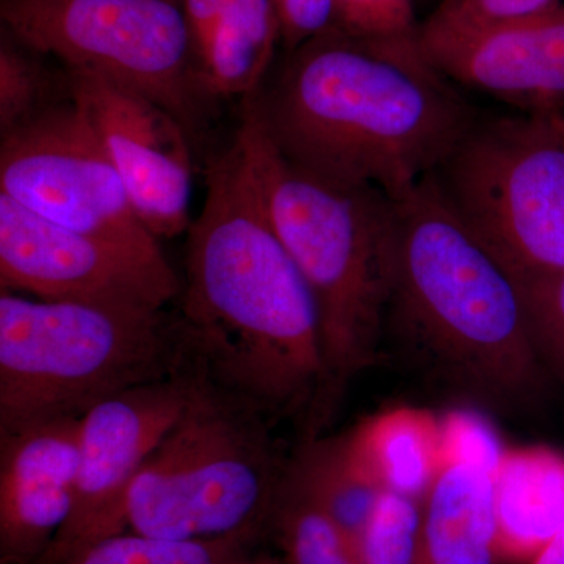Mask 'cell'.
I'll return each instance as SVG.
<instances>
[{
    "label": "cell",
    "mask_w": 564,
    "mask_h": 564,
    "mask_svg": "<svg viewBox=\"0 0 564 564\" xmlns=\"http://www.w3.org/2000/svg\"><path fill=\"white\" fill-rule=\"evenodd\" d=\"M352 454L383 491L421 500L441 469V415L426 408H388L348 430Z\"/></svg>",
    "instance_id": "cell-17"
},
{
    "label": "cell",
    "mask_w": 564,
    "mask_h": 564,
    "mask_svg": "<svg viewBox=\"0 0 564 564\" xmlns=\"http://www.w3.org/2000/svg\"><path fill=\"white\" fill-rule=\"evenodd\" d=\"M381 352L425 388L486 413L525 414L549 389L516 278L434 174L393 198Z\"/></svg>",
    "instance_id": "cell-3"
},
{
    "label": "cell",
    "mask_w": 564,
    "mask_h": 564,
    "mask_svg": "<svg viewBox=\"0 0 564 564\" xmlns=\"http://www.w3.org/2000/svg\"><path fill=\"white\" fill-rule=\"evenodd\" d=\"M184 369L172 311L0 291V433L84 417L111 397Z\"/></svg>",
    "instance_id": "cell-5"
},
{
    "label": "cell",
    "mask_w": 564,
    "mask_h": 564,
    "mask_svg": "<svg viewBox=\"0 0 564 564\" xmlns=\"http://www.w3.org/2000/svg\"><path fill=\"white\" fill-rule=\"evenodd\" d=\"M440 415L441 467L466 464L494 475L508 447L488 413L469 404H455Z\"/></svg>",
    "instance_id": "cell-25"
},
{
    "label": "cell",
    "mask_w": 564,
    "mask_h": 564,
    "mask_svg": "<svg viewBox=\"0 0 564 564\" xmlns=\"http://www.w3.org/2000/svg\"><path fill=\"white\" fill-rule=\"evenodd\" d=\"M0 28V139L74 101L69 70Z\"/></svg>",
    "instance_id": "cell-20"
},
{
    "label": "cell",
    "mask_w": 564,
    "mask_h": 564,
    "mask_svg": "<svg viewBox=\"0 0 564 564\" xmlns=\"http://www.w3.org/2000/svg\"><path fill=\"white\" fill-rule=\"evenodd\" d=\"M414 564H500L492 475L444 464L421 499Z\"/></svg>",
    "instance_id": "cell-16"
},
{
    "label": "cell",
    "mask_w": 564,
    "mask_h": 564,
    "mask_svg": "<svg viewBox=\"0 0 564 564\" xmlns=\"http://www.w3.org/2000/svg\"><path fill=\"white\" fill-rule=\"evenodd\" d=\"M173 310L185 364L270 422L310 429L323 388L313 296L267 206L254 124L212 155Z\"/></svg>",
    "instance_id": "cell-1"
},
{
    "label": "cell",
    "mask_w": 564,
    "mask_h": 564,
    "mask_svg": "<svg viewBox=\"0 0 564 564\" xmlns=\"http://www.w3.org/2000/svg\"><path fill=\"white\" fill-rule=\"evenodd\" d=\"M182 2H184L185 14L195 39L196 50L202 58L204 74H206L212 43L228 0H182Z\"/></svg>",
    "instance_id": "cell-29"
},
{
    "label": "cell",
    "mask_w": 564,
    "mask_h": 564,
    "mask_svg": "<svg viewBox=\"0 0 564 564\" xmlns=\"http://www.w3.org/2000/svg\"><path fill=\"white\" fill-rule=\"evenodd\" d=\"M281 47L273 0H228L215 32L206 82L217 101L251 98L269 77Z\"/></svg>",
    "instance_id": "cell-19"
},
{
    "label": "cell",
    "mask_w": 564,
    "mask_h": 564,
    "mask_svg": "<svg viewBox=\"0 0 564 564\" xmlns=\"http://www.w3.org/2000/svg\"><path fill=\"white\" fill-rule=\"evenodd\" d=\"M242 106L256 126L270 217L317 311L325 378L302 437L314 440L325 434L351 384L383 361L393 199L378 188L326 180L288 161Z\"/></svg>",
    "instance_id": "cell-4"
},
{
    "label": "cell",
    "mask_w": 564,
    "mask_h": 564,
    "mask_svg": "<svg viewBox=\"0 0 564 564\" xmlns=\"http://www.w3.org/2000/svg\"><path fill=\"white\" fill-rule=\"evenodd\" d=\"M254 536L174 541L124 532L93 544L65 564H240L250 558Z\"/></svg>",
    "instance_id": "cell-21"
},
{
    "label": "cell",
    "mask_w": 564,
    "mask_h": 564,
    "mask_svg": "<svg viewBox=\"0 0 564 564\" xmlns=\"http://www.w3.org/2000/svg\"><path fill=\"white\" fill-rule=\"evenodd\" d=\"M0 28L65 68L161 104L193 143L214 117L182 0H0Z\"/></svg>",
    "instance_id": "cell-7"
},
{
    "label": "cell",
    "mask_w": 564,
    "mask_h": 564,
    "mask_svg": "<svg viewBox=\"0 0 564 564\" xmlns=\"http://www.w3.org/2000/svg\"><path fill=\"white\" fill-rule=\"evenodd\" d=\"M440 3L469 20L497 22L544 13L562 6L563 0H441Z\"/></svg>",
    "instance_id": "cell-28"
},
{
    "label": "cell",
    "mask_w": 564,
    "mask_h": 564,
    "mask_svg": "<svg viewBox=\"0 0 564 564\" xmlns=\"http://www.w3.org/2000/svg\"><path fill=\"white\" fill-rule=\"evenodd\" d=\"M270 530L282 564H362L336 525L285 480Z\"/></svg>",
    "instance_id": "cell-22"
},
{
    "label": "cell",
    "mask_w": 564,
    "mask_h": 564,
    "mask_svg": "<svg viewBox=\"0 0 564 564\" xmlns=\"http://www.w3.org/2000/svg\"><path fill=\"white\" fill-rule=\"evenodd\" d=\"M82 417L0 433V560L36 564L73 508Z\"/></svg>",
    "instance_id": "cell-14"
},
{
    "label": "cell",
    "mask_w": 564,
    "mask_h": 564,
    "mask_svg": "<svg viewBox=\"0 0 564 564\" xmlns=\"http://www.w3.org/2000/svg\"><path fill=\"white\" fill-rule=\"evenodd\" d=\"M421 530V500L383 491L359 538L362 564H414Z\"/></svg>",
    "instance_id": "cell-23"
},
{
    "label": "cell",
    "mask_w": 564,
    "mask_h": 564,
    "mask_svg": "<svg viewBox=\"0 0 564 564\" xmlns=\"http://www.w3.org/2000/svg\"><path fill=\"white\" fill-rule=\"evenodd\" d=\"M240 564H282L280 556L251 555Z\"/></svg>",
    "instance_id": "cell-31"
},
{
    "label": "cell",
    "mask_w": 564,
    "mask_h": 564,
    "mask_svg": "<svg viewBox=\"0 0 564 564\" xmlns=\"http://www.w3.org/2000/svg\"><path fill=\"white\" fill-rule=\"evenodd\" d=\"M0 193L63 228L169 261L76 101L0 139Z\"/></svg>",
    "instance_id": "cell-9"
},
{
    "label": "cell",
    "mask_w": 564,
    "mask_h": 564,
    "mask_svg": "<svg viewBox=\"0 0 564 564\" xmlns=\"http://www.w3.org/2000/svg\"><path fill=\"white\" fill-rule=\"evenodd\" d=\"M285 484L314 503L356 554L364 527L383 489L352 454L347 432L300 441L289 456Z\"/></svg>",
    "instance_id": "cell-18"
},
{
    "label": "cell",
    "mask_w": 564,
    "mask_h": 564,
    "mask_svg": "<svg viewBox=\"0 0 564 564\" xmlns=\"http://www.w3.org/2000/svg\"><path fill=\"white\" fill-rule=\"evenodd\" d=\"M419 44L462 90L524 113L564 115V2L518 20L484 22L437 6L419 22Z\"/></svg>",
    "instance_id": "cell-13"
},
{
    "label": "cell",
    "mask_w": 564,
    "mask_h": 564,
    "mask_svg": "<svg viewBox=\"0 0 564 564\" xmlns=\"http://www.w3.org/2000/svg\"><path fill=\"white\" fill-rule=\"evenodd\" d=\"M281 50L289 52L337 24V0H273Z\"/></svg>",
    "instance_id": "cell-27"
},
{
    "label": "cell",
    "mask_w": 564,
    "mask_h": 564,
    "mask_svg": "<svg viewBox=\"0 0 564 564\" xmlns=\"http://www.w3.org/2000/svg\"><path fill=\"white\" fill-rule=\"evenodd\" d=\"M511 273H564V115L480 117L434 173Z\"/></svg>",
    "instance_id": "cell-8"
},
{
    "label": "cell",
    "mask_w": 564,
    "mask_h": 564,
    "mask_svg": "<svg viewBox=\"0 0 564 564\" xmlns=\"http://www.w3.org/2000/svg\"><path fill=\"white\" fill-rule=\"evenodd\" d=\"M529 564H564V527Z\"/></svg>",
    "instance_id": "cell-30"
},
{
    "label": "cell",
    "mask_w": 564,
    "mask_h": 564,
    "mask_svg": "<svg viewBox=\"0 0 564 564\" xmlns=\"http://www.w3.org/2000/svg\"><path fill=\"white\" fill-rule=\"evenodd\" d=\"M68 70L74 101L95 129L144 228L159 240L187 232L193 220L191 133L147 96L88 70Z\"/></svg>",
    "instance_id": "cell-12"
},
{
    "label": "cell",
    "mask_w": 564,
    "mask_h": 564,
    "mask_svg": "<svg viewBox=\"0 0 564 564\" xmlns=\"http://www.w3.org/2000/svg\"><path fill=\"white\" fill-rule=\"evenodd\" d=\"M191 372L184 411L133 481L128 529L174 541L259 538L291 454L269 419Z\"/></svg>",
    "instance_id": "cell-6"
},
{
    "label": "cell",
    "mask_w": 564,
    "mask_h": 564,
    "mask_svg": "<svg viewBox=\"0 0 564 564\" xmlns=\"http://www.w3.org/2000/svg\"><path fill=\"white\" fill-rule=\"evenodd\" d=\"M492 480L500 564H529L564 527V454L508 447Z\"/></svg>",
    "instance_id": "cell-15"
},
{
    "label": "cell",
    "mask_w": 564,
    "mask_h": 564,
    "mask_svg": "<svg viewBox=\"0 0 564 564\" xmlns=\"http://www.w3.org/2000/svg\"><path fill=\"white\" fill-rule=\"evenodd\" d=\"M242 104L288 161L392 199L436 173L480 117L415 32L339 25L282 52Z\"/></svg>",
    "instance_id": "cell-2"
},
{
    "label": "cell",
    "mask_w": 564,
    "mask_h": 564,
    "mask_svg": "<svg viewBox=\"0 0 564 564\" xmlns=\"http://www.w3.org/2000/svg\"><path fill=\"white\" fill-rule=\"evenodd\" d=\"M413 0H337V24L352 32L391 35L415 32Z\"/></svg>",
    "instance_id": "cell-26"
},
{
    "label": "cell",
    "mask_w": 564,
    "mask_h": 564,
    "mask_svg": "<svg viewBox=\"0 0 564 564\" xmlns=\"http://www.w3.org/2000/svg\"><path fill=\"white\" fill-rule=\"evenodd\" d=\"M191 386V369H184L169 380L111 397L82 417L73 508L36 564H65L93 544L128 530L133 481L180 419Z\"/></svg>",
    "instance_id": "cell-11"
},
{
    "label": "cell",
    "mask_w": 564,
    "mask_h": 564,
    "mask_svg": "<svg viewBox=\"0 0 564 564\" xmlns=\"http://www.w3.org/2000/svg\"><path fill=\"white\" fill-rule=\"evenodd\" d=\"M521 289L534 347L564 388V273H511Z\"/></svg>",
    "instance_id": "cell-24"
},
{
    "label": "cell",
    "mask_w": 564,
    "mask_h": 564,
    "mask_svg": "<svg viewBox=\"0 0 564 564\" xmlns=\"http://www.w3.org/2000/svg\"><path fill=\"white\" fill-rule=\"evenodd\" d=\"M0 291L162 311L176 302L181 276L169 261L63 228L0 193Z\"/></svg>",
    "instance_id": "cell-10"
}]
</instances>
